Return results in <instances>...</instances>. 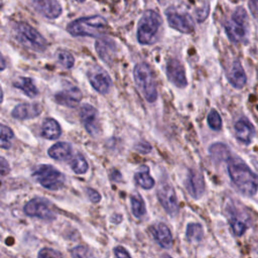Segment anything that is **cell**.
Segmentation results:
<instances>
[{
  "label": "cell",
  "instance_id": "cell-3",
  "mask_svg": "<svg viewBox=\"0 0 258 258\" xmlns=\"http://www.w3.org/2000/svg\"><path fill=\"white\" fill-rule=\"evenodd\" d=\"M162 20L154 10H146L141 16L137 25V40L140 44H153L159 34Z\"/></svg>",
  "mask_w": 258,
  "mask_h": 258
},
{
  "label": "cell",
  "instance_id": "cell-24",
  "mask_svg": "<svg viewBox=\"0 0 258 258\" xmlns=\"http://www.w3.org/2000/svg\"><path fill=\"white\" fill-rule=\"evenodd\" d=\"M134 181L140 187L144 189H150L153 187L155 181L149 174V169L146 165H141L134 174Z\"/></svg>",
  "mask_w": 258,
  "mask_h": 258
},
{
  "label": "cell",
  "instance_id": "cell-27",
  "mask_svg": "<svg viewBox=\"0 0 258 258\" xmlns=\"http://www.w3.org/2000/svg\"><path fill=\"white\" fill-rule=\"evenodd\" d=\"M130 205L131 211L135 218H141L146 213V207L142 197L137 192L130 196Z\"/></svg>",
  "mask_w": 258,
  "mask_h": 258
},
{
  "label": "cell",
  "instance_id": "cell-26",
  "mask_svg": "<svg viewBox=\"0 0 258 258\" xmlns=\"http://www.w3.org/2000/svg\"><path fill=\"white\" fill-rule=\"evenodd\" d=\"M210 154L216 161H227L231 156V151L229 147L223 143H214L211 145Z\"/></svg>",
  "mask_w": 258,
  "mask_h": 258
},
{
  "label": "cell",
  "instance_id": "cell-2",
  "mask_svg": "<svg viewBox=\"0 0 258 258\" xmlns=\"http://www.w3.org/2000/svg\"><path fill=\"white\" fill-rule=\"evenodd\" d=\"M107 29L108 22L101 15L81 17L70 22L67 26V31L73 36L101 37Z\"/></svg>",
  "mask_w": 258,
  "mask_h": 258
},
{
  "label": "cell",
  "instance_id": "cell-35",
  "mask_svg": "<svg viewBox=\"0 0 258 258\" xmlns=\"http://www.w3.org/2000/svg\"><path fill=\"white\" fill-rule=\"evenodd\" d=\"M37 258H62V255L57 250L49 247H44L38 251Z\"/></svg>",
  "mask_w": 258,
  "mask_h": 258
},
{
  "label": "cell",
  "instance_id": "cell-31",
  "mask_svg": "<svg viewBox=\"0 0 258 258\" xmlns=\"http://www.w3.org/2000/svg\"><path fill=\"white\" fill-rule=\"evenodd\" d=\"M1 148L8 149L11 147V141L14 137V133L11 128L2 124L1 127Z\"/></svg>",
  "mask_w": 258,
  "mask_h": 258
},
{
  "label": "cell",
  "instance_id": "cell-28",
  "mask_svg": "<svg viewBox=\"0 0 258 258\" xmlns=\"http://www.w3.org/2000/svg\"><path fill=\"white\" fill-rule=\"evenodd\" d=\"M185 237L189 242H200L204 237L203 226L199 223H189L186 226Z\"/></svg>",
  "mask_w": 258,
  "mask_h": 258
},
{
  "label": "cell",
  "instance_id": "cell-7",
  "mask_svg": "<svg viewBox=\"0 0 258 258\" xmlns=\"http://www.w3.org/2000/svg\"><path fill=\"white\" fill-rule=\"evenodd\" d=\"M35 180L44 188L58 190L64 184V175L50 164H40L32 172Z\"/></svg>",
  "mask_w": 258,
  "mask_h": 258
},
{
  "label": "cell",
  "instance_id": "cell-39",
  "mask_svg": "<svg viewBox=\"0 0 258 258\" xmlns=\"http://www.w3.org/2000/svg\"><path fill=\"white\" fill-rule=\"evenodd\" d=\"M209 12H210V7H209V4H206L203 8H201V9H199L198 11H197V14H196V17H197V20L199 21V22H202V21H204L207 17H208V15H209Z\"/></svg>",
  "mask_w": 258,
  "mask_h": 258
},
{
  "label": "cell",
  "instance_id": "cell-13",
  "mask_svg": "<svg viewBox=\"0 0 258 258\" xmlns=\"http://www.w3.org/2000/svg\"><path fill=\"white\" fill-rule=\"evenodd\" d=\"M32 8L47 19H55L62 12L61 5L57 0H28Z\"/></svg>",
  "mask_w": 258,
  "mask_h": 258
},
{
  "label": "cell",
  "instance_id": "cell-38",
  "mask_svg": "<svg viewBox=\"0 0 258 258\" xmlns=\"http://www.w3.org/2000/svg\"><path fill=\"white\" fill-rule=\"evenodd\" d=\"M135 149L138 151V152H140V153H142V154H147V153H149L150 151H151V145L148 143V142H146V141H140V142H138L136 145H135Z\"/></svg>",
  "mask_w": 258,
  "mask_h": 258
},
{
  "label": "cell",
  "instance_id": "cell-19",
  "mask_svg": "<svg viewBox=\"0 0 258 258\" xmlns=\"http://www.w3.org/2000/svg\"><path fill=\"white\" fill-rule=\"evenodd\" d=\"M235 136L243 144H250L254 135L255 128L253 124L246 118H241L234 125Z\"/></svg>",
  "mask_w": 258,
  "mask_h": 258
},
{
  "label": "cell",
  "instance_id": "cell-9",
  "mask_svg": "<svg viewBox=\"0 0 258 258\" xmlns=\"http://www.w3.org/2000/svg\"><path fill=\"white\" fill-rule=\"evenodd\" d=\"M23 212L26 216L38 218L42 220H54L55 214L46 200L40 198H33L29 200L23 207Z\"/></svg>",
  "mask_w": 258,
  "mask_h": 258
},
{
  "label": "cell",
  "instance_id": "cell-5",
  "mask_svg": "<svg viewBox=\"0 0 258 258\" xmlns=\"http://www.w3.org/2000/svg\"><path fill=\"white\" fill-rule=\"evenodd\" d=\"M13 32L16 40L31 50L41 52L47 47L46 39L34 27L25 22H16Z\"/></svg>",
  "mask_w": 258,
  "mask_h": 258
},
{
  "label": "cell",
  "instance_id": "cell-18",
  "mask_svg": "<svg viewBox=\"0 0 258 258\" xmlns=\"http://www.w3.org/2000/svg\"><path fill=\"white\" fill-rule=\"evenodd\" d=\"M41 111V106L37 103H21L13 108L11 116L18 120H27L37 117Z\"/></svg>",
  "mask_w": 258,
  "mask_h": 258
},
{
  "label": "cell",
  "instance_id": "cell-8",
  "mask_svg": "<svg viewBox=\"0 0 258 258\" xmlns=\"http://www.w3.org/2000/svg\"><path fill=\"white\" fill-rule=\"evenodd\" d=\"M156 195L165 213L172 218L175 217L178 214V204L173 186L169 182H162L159 184Z\"/></svg>",
  "mask_w": 258,
  "mask_h": 258
},
{
  "label": "cell",
  "instance_id": "cell-44",
  "mask_svg": "<svg viewBox=\"0 0 258 258\" xmlns=\"http://www.w3.org/2000/svg\"><path fill=\"white\" fill-rule=\"evenodd\" d=\"M162 258H172V257L169 256V255H167V254H164V255L162 256Z\"/></svg>",
  "mask_w": 258,
  "mask_h": 258
},
{
  "label": "cell",
  "instance_id": "cell-16",
  "mask_svg": "<svg viewBox=\"0 0 258 258\" xmlns=\"http://www.w3.org/2000/svg\"><path fill=\"white\" fill-rule=\"evenodd\" d=\"M148 232L153 240L164 249H168L172 245V235L169 228L164 223H155L148 228Z\"/></svg>",
  "mask_w": 258,
  "mask_h": 258
},
{
  "label": "cell",
  "instance_id": "cell-20",
  "mask_svg": "<svg viewBox=\"0 0 258 258\" xmlns=\"http://www.w3.org/2000/svg\"><path fill=\"white\" fill-rule=\"evenodd\" d=\"M227 78L229 83L235 88V89H242L245 87L247 83V77L245 74V71L240 62V60L236 59L233 61L228 74Z\"/></svg>",
  "mask_w": 258,
  "mask_h": 258
},
{
  "label": "cell",
  "instance_id": "cell-32",
  "mask_svg": "<svg viewBox=\"0 0 258 258\" xmlns=\"http://www.w3.org/2000/svg\"><path fill=\"white\" fill-rule=\"evenodd\" d=\"M229 223H230V227L233 231V233L236 236H241L245 233L247 226L244 222H242L240 219H238L236 216L234 215H230L229 216Z\"/></svg>",
  "mask_w": 258,
  "mask_h": 258
},
{
  "label": "cell",
  "instance_id": "cell-29",
  "mask_svg": "<svg viewBox=\"0 0 258 258\" xmlns=\"http://www.w3.org/2000/svg\"><path fill=\"white\" fill-rule=\"evenodd\" d=\"M70 165L76 174H84L88 171V168H89V164L86 158L81 153L76 154L72 158Z\"/></svg>",
  "mask_w": 258,
  "mask_h": 258
},
{
  "label": "cell",
  "instance_id": "cell-4",
  "mask_svg": "<svg viewBox=\"0 0 258 258\" xmlns=\"http://www.w3.org/2000/svg\"><path fill=\"white\" fill-rule=\"evenodd\" d=\"M133 77L136 87L144 99L153 103L157 99V89L153 73L146 62H138L133 70Z\"/></svg>",
  "mask_w": 258,
  "mask_h": 258
},
{
  "label": "cell",
  "instance_id": "cell-41",
  "mask_svg": "<svg viewBox=\"0 0 258 258\" xmlns=\"http://www.w3.org/2000/svg\"><path fill=\"white\" fill-rule=\"evenodd\" d=\"M10 171V166H9V163L8 161L4 158V157H1L0 158V172H1V175H6L8 174Z\"/></svg>",
  "mask_w": 258,
  "mask_h": 258
},
{
  "label": "cell",
  "instance_id": "cell-15",
  "mask_svg": "<svg viewBox=\"0 0 258 258\" xmlns=\"http://www.w3.org/2000/svg\"><path fill=\"white\" fill-rule=\"evenodd\" d=\"M82 98V92L77 87H70L68 89L61 90L57 92L53 97L54 102L56 104L69 108L77 107L81 103Z\"/></svg>",
  "mask_w": 258,
  "mask_h": 258
},
{
  "label": "cell",
  "instance_id": "cell-34",
  "mask_svg": "<svg viewBox=\"0 0 258 258\" xmlns=\"http://www.w3.org/2000/svg\"><path fill=\"white\" fill-rule=\"evenodd\" d=\"M72 258H94L91 251L85 246H76L70 250Z\"/></svg>",
  "mask_w": 258,
  "mask_h": 258
},
{
  "label": "cell",
  "instance_id": "cell-22",
  "mask_svg": "<svg viewBox=\"0 0 258 258\" xmlns=\"http://www.w3.org/2000/svg\"><path fill=\"white\" fill-rule=\"evenodd\" d=\"M61 134V128L58 122L52 118L43 120L40 128V136L48 140H56Z\"/></svg>",
  "mask_w": 258,
  "mask_h": 258
},
{
  "label": "cell",
  "instance_id": "cell-14",
  "mask_svg": "<svg viewBox=\"0 0 258 258\" xmlns=\"http://www.w3.org/2000/svg\"><path fill=\"white\" fill-rule=\"evenodd\" d=\"M165 73L167 80L177 88H184L187 85L184 68L176 58H169L166 62Z\"/></svg>",
  "mask_w": 258,
  "mask_h": 258
},
{
  "label": "cell",
  "instance_id": "cell-12",
  "mask_svg": "<svg viewBox=\"0 0 258 258\" xmlns=\"http://www.w3.org/2000/svg\"><path fill=\"white\" fill-rule=\"evenodd\" d=\"M80 120L87 130V132L95 136L99 132V121H98V111L90 104H83L79 111Z\"/></svg>",
  "mask_w": 258,
  "mask_h": 258
},
{
  "label": "cell",
  "instance_id": "cell-37",
  "mask_svg": "<svg viewBox=\"0 0 258 258\" xmlns=\"http://www.w3.org/2000/svg\"><path fill=\"white\" fill-rule=\"evenodd\" d=\"M113 253L115 258H132L128 253V251L122 246H116L113 249Z\"/></svg>",
  "mask_w": 258,
  "mask_h": 258
},
{
  "label": "cell",
  "instance_id": "cell-42",
  "mask_svg": "<svg viewBox=\"0 0 258 258\" xmlns=\"http://www.w3.org/2000/svg\"><path fill=\"white\" fill-rule=\"evenodd\" d=\"M110 177H111V179H112L113 181H120V180H121V177H122V175H121V173H120L118 170H116V169H113V170L111 171Z\"/></svg>",
  "mask_w": 258,
  "mask_h": 258
},
{
  "label": "cell",
  "instance_id": "cell-25",
  "mask_svg": "<svg viewBox=\"0 0 258 258\" xmlns=\"http://www.w3.org/2000/svg\"><path fill=\"white\" fill-rule=\"evenodd\" d=\"M13 87L21 90L29 98H35L38 96V89L34 85L32 79L28 77H20L13 82Z\"/></svg>",
  "mask_w": 258,
  "mask_h": 258
},
{
  "label": "cell",
  "instance_id": "cell-10",
  "mask_svg": "<svg viewBox=\"0 0 258 258\" xmlns=\"http://www.w3.org/2000/svg\"><path fill=\"white\" fill-rule=\"evenodd\" d=\"M167 22L170 27L181 32L191 33L195 30L194 20L186 12H179L174 9H168L165 12Z\"/></svg>",
  "mask_w": 258,
  "mask_h": 258
},
{
  "label": "cell",
  "instance_id": "cell-40",
  "mask_svg": "<svg viewBox=\"0 0 258 258\" xmlns=\"http://www.w3.org/2000/svg\"><path fill=\"white\" fill-rule=\"evenodd\" d=\"M248 7L253 17L258 19V0H248Z\"/></svg>",
  "mask_w": 258,
  "mask_h": 258
},
{
  "label": "cell",
  "instance_id": "cell-36",
  "mask_svg": "<svg viewBox=\"0 0 258 258\" xmlns=\"http://www.w3.org/2000/svg\"><path fill=\"white\" fill-rule=\"evenodd\" d=\"M86 194H87L89 200H90L93 204H98V203L101 201V199H102L100 192H99L98 190L92 188V187H87V188H86Z\"/></svg>",
  "mask_w": 258,
  "mask_h": 258
},
{
  "label": "cell",
  "instance_id": "cell-17",
  "mask_svg": "<svg viewBox=\"0 0 258 258\" xmlns=\"http://www.w3.org/2000/svg\"><path fill=\"white\" fill-rule=\"evenodd\" d=\"M184 186L186 191L192 199H200L205 191V181L203 174L200 171L190 169L188 171Z\"/></svg>",
  "mask_w": 258,
  "mask_h": 258
},
{
  "label": "cell",
  "instance_id": "cell-43",
  "mask_svg": "<svg viewBox=\"0 0 258 258\" xmlns=\"http://www.w3.org/2000/svg\"><path fill=\"white\" fill-rule=\"evenodd\" d=\"M5 70V58L2 56L1 58V71Z\"/></svg>",
  "mask_w": 258,
  "mask_h": 258
},
{
  "label": "cell",
  "instance_id": "cell-45",
  "mask_svg": "<svg viewBox=\"0 0 258 258\" xmlns=\"http://www.w3.org/2000/svg\"><path fill=\"white\" fill-rule=\"evenodd\" d=\"M76 1H78V2H84L85 0H76Z\"/></svg>",
  "mask_w": 258,
  "mask_h": 258
},
{
  "label": "cell",
  "instance_id": "cell-6",
  "mask_svg": "<svg viewBox=\"0 0 258 258\" xmlns=\"http://www.w3.org/2000/svg\"><path fill=\"white\" fill-rule=\"evenodd\" d=\"M247 13L243 7H238L233 12L231 19L225 23V31L228 38L234 42H246L247 36Z\"/></svg>",
  "mask_w": 258,
  "mask_h": 258
},
{
  "label": "cell",
  "instance_id": "cell-23",
  "mask_svg": "<svg viewBox=\"0 0 258 258\" xmlns=\"http://www.w3.org/2000/svg\"><path fill=\"white\" fill-rule=\"evenodd\" d=\"M72 151L73 148L70 143L56 142L48 148L47 154L54 160H66L72 155Z\"/></svg>",
  "mask_w": 258,
  "mask_h": 258
},
{
  "label": "cell",
  "instance_id": "cell-21",
  "mask_svg": "<svg viewBox=\"0 0 258 258\" xmlns=\"http://www.w3.org/2000/svg\"><path fill=\"white\" fill-rule=\"evenodd\" d=\"M95 48L100 58L103 59V61L109 62L115 52V43L113 42V40L105 36H101L96 40Z\"/></svg>",
  "mask_w": 258,
  "mask_h": 258
},
{
  "label": "cell",
  "instance_id": "cell-30",
  "mask_svg": "<svg viewBox=\"0 0 258 258\" xmlns=\"http://www.w3.org/2000/svg\"><path fill=\"white\" fill-rule=\"evenodd\" d=\"M56 58L58 63L66 69H72L74 67L75 58L73 54L68 50H64V49L58 50L56 53Z\"/></svg>",
  "mask_w": 258,
  "mask_h": 258
},
{
  "label": "cell",
  "instance_id": "cell-11",
  "mask_svg": "<svg viewBox=\"0 0 258 258\" xmlns=\"http://www.w3.org/2000/svg\"><path fill=\"white\" fill-rule=\"evenodd\" d=\"M88 80L91 86L100 94H107L112 86L109 74L101 67L94 66L88 71Z\"/></svg>",
  "mask_w": 258,
  "mask_h": 258
},
{
  "label": "cell",
  "instance_id": "cell-1",
  "mask_svg": "<svg viewBox=\"0 0 258 258\" xmlns=\"http://www.w3.org/2000/svg\"><path fill=\"white\" fill-rule=\"evenodd\" d=\"M226 162L230 179L238 190L247 197L254 196L258 190V174L237 156L231 155Z\"/></svg>",
  "mask_w": 258,
  "mask_h": 258
},
{
  "label": "cell",
  "instance_id": "cell-33",
  "mask_svg": "<svg viewBox=\"0 0 258 258\" xmlns=\"http://www.w3.org/2000/svg\"><path fill=\"white\" fill-rule=\"evenodd\" d=\"M207 121H208V125L210 126L211 129H213L215 131H219L222 129V118H221L220 114L215 109H212L210 111V113L208 114V117H207Z\"/></svg>",
  "mask_w": 258,
  "mask_h": 258
}]
</instances>
